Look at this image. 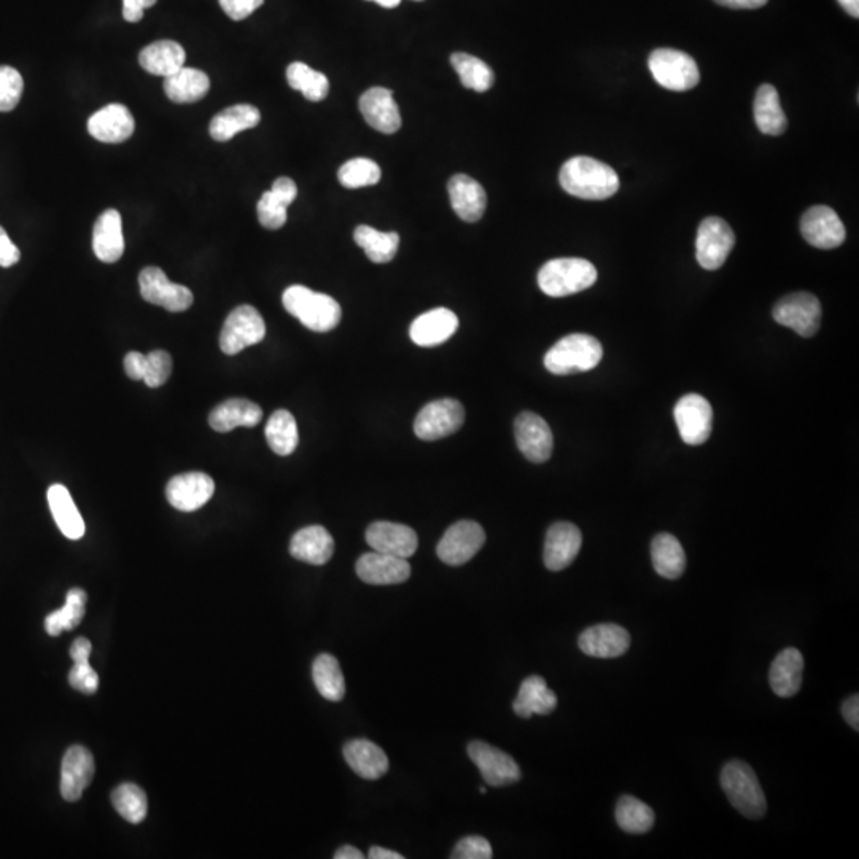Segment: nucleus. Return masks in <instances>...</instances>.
Returning a JSON list of instances; mask_svg holds the SVG:
<instances>
[{
    "instance_id": "nucleus-14",
    "label": "nucleus",
    "mask_w": 859,
    "mask_h": 859,
    "mask_svg": "<svg viewBox=\"0 0 859 859\" xmlns=\"http://www.w3.org/2000/svg\"><path fill=\"white\" fill-rule=\"evenodd\" d=\"M468 756L475 762L487 785L502 788L521 780V769L517 762L506 755L505 751L492 747L489 743L471 742Z\"/></svg>"
},
{
    "instance_id": "nucleus-15",
    "label": "nucleus",
    "mask_w": 859,
    "mask_h": 859,
    "mask_svg": "<svg viewBox=\"0 0 859 859\" xmlns=\"http://www.w3.org/2000/svg\"><path fill=\"white\" fill-rule=\"evenodd\" d=\"M517 447L525 459L533 463H545L551 459L554 438L548 422L538 414H519L514 422Z\"/></svg>"
},
{
    "instance_id": "nucleus-12",
    "label": "nucleus",
    "mask_w": 859,
    "mask_h": 859,
    "mask_svg": "<svg viewBox=\"0 0 859 859\" xmlns=\"http://www.w3.org/2000/svg\"><path fill=\"white\" fill-rule=\"evenodd\" d=\"M681 440L689 446H700L712 435L713 409L707 398L688 393L673 409Z\"/></svg>"
},
{
    "instance_id": "nucleus-52",
    "label": "nucleus",
    "mask_w": 859,
    "mask_h": 859,
    "mask_svg": "<svg viewBox=\"0 0 859 859\" xmlns=\"http://www.w3.org/2000/svg\"><path fill=\"white\" fill-rule=\"evenodd\" d=\"M492 847L489 840L484 837L470 836L460 840L455 847L452 858L454 859H490L492 858Z\"/></svg>"
},
{
    "instance_id": "nucleus-1",
    "label": "nucleus",
    "mask_w": 859,
    "mask_h": 859,
    "mask_svg": "<svg viewBox=\"0 0 859 859\" xmlns=\"http://www.w3.org/2000/svg\"><path fill=\"white\" fill-rule=\"evenodd\" d=\"M560 187L568 195L587 201H603L619 190V177L608 164L589 156H575L559 172Z\"/></svg>"
},
{
    "instance_id": "nucleus-8",
    "label": "nucleus",
    "mask_w": 859,
    "mask_h": 859,
    "mask_svg": "<svg viewBox=\"0 0 859 859\" xmlns=\"http://www.w3.org/2000/svg\"><path fill=\"white\" fill-rule=\"evenodd\" d=\"M775 322L791 328L802 338L817 335L821 325V304L812 293H791L775 304Z\"/></svg>"
},
{
    "instance_id": "nucleus-59",
    "label": "nucleus",
    "mask_w": 859,
    "mask_h": 859,
    "mask_svg": "<svg viewBox=\"0 0 859 859\" xmlns=\"http://www.w3.org/2000/svg\"><path fill=\"white\" fill-rule=\"evenodd\" d=\"M368 858L371 859H403V855L400 853L392 852V850H387V848L382 847H373L368 853Z\"/></svg>"
},
{
    "instance_id": "nucleus-30",
    "label": "nucleus",
    "mask_w": 859,
    "mask_h": 859,
    "mask_svg": "<svg viewBox=\"0 0 859 859\" xmlns=\"http://www.w3.org/2000/svg\"><path fill=\"white\" fill-rule=\"evenodd\" d=\"M350 769L365 780H379L389 770V758L376 743L366 739L350 740L344 747Z\"/></svg>"
},
{
    "instance_id": "nucleus-61",
    "label": "nucleus",
    "mask_w": 859,
    "mask_h": 859,
    "mask_svg": "<svg viewBox=\"0 0 859 859\" xmlns=\"http://www.w3.org/2000/svg\"><path fill=\"white\" fill-rule=\"evenodd\" d=\"M837 2H839L840 7L844 8L848 15H852L853 18H858L859 0H837Z\"/></svg>"
},
{
    "instance_id": "nucleus-26",
    "label": "nucleus",
    "mask_w": 859,
    "mask_h": 859,
    "mask_svg": "<svg viewBox=\"0 0 859 859\" xmlns=\"http://www.w3.org/2000/svg\"><path fill=\"white\" fill-rule=\"evenodd\" d=\"M459 328L457 315L446 308H436L419 315L409 328L413 343L420 347H435L446 343Z\"/></svg>"
},
{
    "instance_id": "nucleus-42",
    "label": "nucleus",
    "mask_w": 859,
    "mask_h": 859,
    "mask_svg": "<svg viewBox=\"0 0 859 859\" xmlns=\"http://www.w3.org/2000/svg\"><path fill=\"white\" fill-rule=\"evenodd\" d=\"M312 678H314L315 688L320 692V696L325 697L330 702L343 700L344 694H346V683H344V675L336 657L331 656V654H320L312 665Z\"/></svg>"
},
{
    "instance_id": "nucleus-19",
    "label": "nucleus",
    "mask_w": 859,
    "mask_h": 859,
    "mask_svg": "<svg viewBox=\"0 0 859 859\" xmlns=\"http://www.w3.org/2000/svg\"><path fill=\"white\" fill-rule=\"evenodd\" d=\"M581 545H583V535L575 524L570 522L552 524L546 533L545 552H543L546 568L551 572H560L570 567L578 556Z\"/></svg>"
},
{
    "instance_id": "nucleus-39",
    "label": "nucleus",
    "mask_w": 859,
    "mask_h": 859,
    "mask_svg": "<svg viewBox=\"0 0 859 859\" xmlns=\"http://www.w3.org/2000/svg\"><path fill=\"white\" fill-rule=\"evenodd\" d=\"M755 120L759 131L767 136H782L788 128V118L780 104V96L769 83L759 86L755 99Z\"/></svg>"
},
{
    "instance_id": "nucleus-58",
    "label": "nucleus",
    "mask_w": 859,
    "mask_h": 859,
    "mask_svg": "<svg viewBox=\"0 0 859 859\" xmlns=\"http://www.w3.org/2000/svg\"><path fill=\"white\" fill-rule=\"evenodd\" d=\"M715 2L723 5V7L735 8V10H756V8L764 7L769 0H715Z\"/></svg>"
},
{
    "instance_id": "nucleus-40",
    "label": "nucleus",
    "mask_w": 859,
    "mask_h": 859,
    "mask_svg": "<svg viewBox=\"0 0 859 859\" xmlns=\"http://www.w3.org/2000/svg\"><path fill=\"white\" fill-rule=\"evenodd\" d=\"M355 242L358 247L365 250L366 257L370 258L376 265L389 263L397 255L400 247V236L398 233H382L374 230L371 226L360 225L354 233Z\"/></svg>"
},
{
    "instance_id": "nucleus-45",
    "label": "nucleus",
    "mask_w": 859,
    "mask_h": 859,
    "mask_svg": "<svg viewBox=\"0 0 859 859\" xmlns=\"http://www.w3.org/2000/svg\"><path fill=\"white\" fill-rule=\"evenodd\" d=\"M88 595L80 587L70 589L66 595V605L56 610L45 619V629L51 637H58L64 630H74L85 618V607Z\"/></svg>"
},
{
    "instance_id": "nucleus-29",
    "label": "nucleus",
    "mask_w": 859,
    "mask_h": 859,
    "mask_svg": "<svg viewBox=\"0 0 859 859\" xmlns=\"http://www.w3.org/2000/svg\"><path fill=\"white\" fill-rule=\"evenodd\" d=\"M335 540L322 525H309L298 530L290 541V554L311 565H325L333 557Z\"/></svg>"
},
{
    "instance_id": "nucleus-31",
    "label": "nucleus",
    "mask_w": 859,
    "mask_h": 859,
    "mask_svg": "<svg viewBox=\"0 0 859 859\" xmlns=\"http://www.w3.org/2000/svg\"><path fill=\"white\" fill-rule=\"evenodd\" d=\"M804 657L796 648H786L775 657L770 667V688L782 699L796 696L802 686Z\"/></svg>"
},
{
    "instance_id": "nucleus-41",
    "label": "nucleus",
    "mask_w": 859,
    "mask_h": 859,
    "mask_svg": "<svg viewBox=\"0 0 859 859\" xmlns=\"http://www.w3.org/2000/svg\"><path fill=\"white\" fill-rule=\"evenodd\" d=\"M265 435L269 447L282 457L293 454L300 443L295 417L287 409H279L269 417Z\"/></svg>"
},
{
    "instance_id": "nucleus-21",
    "label": "nucleus",
    "mask_w": 859,
    "mask_h": 859,
    "mask_svg": "<svg viewBox=\"0 0 859 859\" xmlns=\"http://www.w3.org/2000/svg\"><path fill=\"white\" fill-rule=\"evenodd\" d=\"M134 129L133 113L121 104L105 105L88 120V133L104 144H121L133 136Z\"/></svg>"
},
{
    "instance_id": "nucleus-24",
    "label": "nucleus",
    "mask_w": 859,
    "mask_h": 859,
    "mask_svg": "<svg viewBox=\"0 0 859 859\" xmlns=\"http://www.w3.org/2000/svg\"><path fill=\"white\" fill-rule=\"evenodd\" d=\"M578 645L587 656L615 659L629 650L630 634L618 624H597L584 630Z\"/></svg>"
},
{
    "instance_id": "nucleus-43",
    "label": "nucleus",
    "mask_w": 859,
    "mask_h": 859,
    "mask_svg": "<svg viewBox=\"0 0 859 859\" xmlns=\"http://www.w3.org/2000/svg\"><path fill=\"white\" fill-rule=\"evenodd\" d=\"M93 650L90 640L80 637L70 646V657L74 659V669L69 672V683L72 688L83 694H94L99 689V677L96 670L91 669L90 654Z\"/></svg>"
},
{
    "instance_id": "nucleus-17",
    "label": "nucleus",
    "mask_w": 859,
    "mask_h": 859,
    "mask_svg": "<svg viewBox=\"0 0 859 859\" xmlns=\"http://www.w3.org/2000/svg\"><path fill=\"white\" fill-rule=\"evenodd\" d=\"M214 492V479L201 471H191V473L175 476L166 487L168 502L175 510L183 513H193L203 508L210 498L214 497Z\"/></svg>"
},
{
    "instance_id": "nucleus-46",
    "label": "nucleus",
    "mask_w": 859,
    "mask_h": 859,
    "mask_svg": "<svg viewBox=\"0 0 859 859\" xmlns=\"http://www.w3.org/2000/svg\"><path fill=\"white\" fill-rule=\"evenodd\" d=\"M287 82L293 90L300 91L304 98L312 102L323 101L330 91L327 75L300 61L287 67Z\"/></svg>"
},
{
    "instance_id": "nucleus-36",
    "label": "nucleus",
    "mask_w": 859,
    "mask_h": 859,
    "mask_svg": "<svg viewBox=\"0 0 859 859\" xmlns=\"http://www.w3.org/2000/svg\"><path fill=\"white\" fill-rule=\"evenodd\" d=\"M261 113L257 107L238 104L217 113L210 121L209 133L217 142H228L236 134L260 125Z\"/></svg>"
},
{
    "instance_id": "nucleus-22",
    "label": "nucleus",
    "mask_w": 859,
    "mask_h": 859,
    "mask_svg": "<svg viewBox=\"0 0 859 859\" xmlns=\"http://www.w3.org/2000/svg\"><path fill=\"white\" fill-rule=\"evenodd\" d=\"M360 112L371 128L382 134L397 133L401 128V115L393 93L382 86H374L360 98Z\"/></svg>"
},
{
    "instance_id": "nucleus-57",
    "label": "nucleus",
    "mask_w": 859,
    "mask_h": 859,
    "mask_svg": "<svg viewBox=\"0 0 859 859\" xmlns=\"http://www.w3.org/2000/svg\"><path fill=\"white\" fill-rule=\"evenodd\" d=\"M842 715H844L845 721H847L850 726L855 729V731H859V696L858 694H853L852 697H848L845 700L844 705H842Z\"/></svg>"
},
{
    "instance_id": "nucleus-18",
    "label": "nucleus",
    "mask_w": 859,
    "mask_h": 859,
    "mask_svg": "<svg viewBox=\"0 0 859 859\" xmlns=\"http://www.w3.org/2000/svg\"><path fill=\"white\" fill-rule=\"evenodd\" d=\"M365 538L374 551L401 559L413 557L419 546L417 533L408 525L395 522H374L366 530Z\"/></svg>"
},
{
    "instance_id": "nucleus-50",
    "label": "nucleus",
    "mask_w": 859,
    "mask_h": 859,
    "mask_svg": "<svg viewBox=\"0 0 859 859\" xmlns=\"http://www.w3.org/2000/svg\"><path fill=\"white\" fill-rule=\"evenodd\" d=\"M24 80L18 70L0 66V112H12L23 96Z\"/></svg>"
},
{
    "instance_id": "nucleus-34",
    "label": "nucleus",
    "mask_w": 859,
    "mask_h": 859,
    "mask_svg": "<svg viewBox=\"0 0 859 859\" xmlns=\"http://www.w3.org/2000/svg\"><path fill=\"white\" fill-rule=\"evenodd\" d=\"M185 61L187 53L180 43L172 40L150 43L139 55L142 69L147 70L148 74L161 75L164 78L185 67Z\"/></svg>"
},
{
    "instance_id": "nucleus-20",
    "label": "nucleus",
    "mask_w": 859,
    "mask_h": 859,
    "mask_svg": "<svg viewBox=\"0 0 859 859\" xmlns=\"http://www.w3.org/2000/svg\"><path fill=\"white\" fill-rule=\"evenodd\" d=\"M357 575L363 583L371 586H392L405 583L411 576V565L401 557L389 556L373 551L357 560Z\"/></svg>"
},
{
    "instance_id": "nucleus-54",
    "label": "nucleus",
    "mask_w": 859,
    "mask_h": 859,
    "mask_svg": "<svg viewBox=\"0 0 859 859\" xmlns=\"http://www.w3.org/2000/svg\"><path fill=\"white\" fill-rule=\"evenodd\" d=\"M21 252L12 239L8 238L7 231L0 226V266L2 268H12L20 261Z\"/></svg>"
},
{
    "instance_id": "nucleus-6",
    "label": "nucleus",
    "mask_w": 859,
    "mask_h": 859,
    "mask_svg": "<svg viewBox=\"0 0 859 859\" xmlns=\"http://www.w3.org/2000/svg\"><path fill=\"white\" fill-rule=\"evenodd\" d=\"M651 74L662 88L670 91H688L697 86L700 70L696 61L683 51L659 48L648 58Z\"/></svg>"
},
{
    "instance_id": "nucleus-51",
    "label": "nucleus",
    "mask_w": 859,
    "mask_h": 859,
    "mask_svg": "<svg viewBox=\"0 0 859 859\" xmlns=\"http://www.w3.org/2000/svg\"><path fill=\"white\" fill-rule=\"evenodd\" d=\"M172 373V358L166 350H153L147 355V373L144 382L150 389H158L168 382Z\"/></svg>"
},
{
    "instance_id": "nucleus-11",
    "label": "nucleus",
    "mask_w": 859,
    "mask_h": 859,
    "mask_svg": "<svg viewBox=\"0 0 859 859\" xmlns=\"http://www.w3.org/2000/svg\"><path fill=\"white\" fill-rule=\"evenodd\" d=\"M735 245L731 226L720 217H708L697 231L696 257L699 265L708 271L720 269L726 263Z\"/></svg>"
},
{
    "instance_id": "nucleus-56",
    "label": "nucleus",
    "mask_w": 859,
    "mask_h": 859,
    "mask_svg": "<svg viewBox=\"0 0 859 859\" xmlns=\"http://www.w3.org/2000/svg\"><path fill=\"white\" fill-rule=\"evenodd\" d=\"M156 0H123V16L128 23H139L145 8L153 7Z\"/></svg>"
},
{
    "instance_id": "nucleus-60",
    "label": "nucleus",
    "mask_w": 859,
    "mask_h": 859,
    "mask_svg": "<svg viewBox=\"0 0 859 859\" xmlns=\"http://www.w3.org/2000/svg\"><path fill=\"white\" fill-rule=\"evenodd\" d=\"M365 855H363L358 848L352 847V845H344V847L339 848L338 852L335 853V859H363Z\"/></svg>"
},
{
    "instance_id": "nucleus-28",
    "label": "nucleus",
    "mask_w": 859,
    "mask_h": 859,
    "mask_svg": "<svg viewBox=\"0 0 859 859\" xmlns=\"http://www.w3.org/2000/svg\"><path fill=\"white\" fill-rule=\"evenodd\" d=\"M93 250L102 263H117L123 257L125 236L118 210L107 209L99 215L93 228Z\"/></svg>"
},
{
    "instance_id": "nucleus-33",
    "label": "nucleus",
    "mask_w": 859,
    "mask_h": 859,
    "mask_svg": "<svg viewBox=\"0 0 859 859\" xmlns=\"http://www.w3.org/2000/svg\"><path fill=\"white\" fill-rule=\"evenodd\" d=\"M557 707V696L546 685V681L538 675L525 678L522 681L519 694L514 700L513 710L521 718L533 715H549Z\"/></svg>"
},
{
    "instance_id": "nucleus-23",
    "label": "nucleus",
    "mask_w": 859,
    "mask_h": 859,
    "mask_svg": "<svg viewBox=\"0 0 859 859\" xmlns=\"http://www.w3.org/2000/svg\"><path fill=\"white\" fill-rule=\"evenodd\" d=\"M94 758L85 747H70L61 767V794L67 802H77L93 782Z\"/></svg>"
},
{
    "instance_id": "nucleus-38",
    "label": "nucleus",
    "mask_w": 859,
    "mask_h": 859,
    "mask_svg": "<svg viewBox=\"0 0 859 859\" xmlns=\"http://www.w3.org/2000/svg\"><path fill=\"white\" fill-rule=\"evenodd\" d=\"M651 557L657 575L667 580H678L686 568L685 549L678 538L670 533H659L651 543Z\"/></svg>"
},
{
    "instance_id": "nucleus-2",
    "label": "nucleus",
    "mask_w": 859,
    "mask_h": 859,
    "mask_svg": "<svg viewBox=\"0 0 859 859\" xmlns=\"http://www.w3.org/2000/svg\"><path fill=\"white\" fill-rule=\"evenodd\" d=\"M285 311L300 320L304 327L315 333L335 330L343 319V311L335 298L314 292L304 285H292L282 295Z\"/></svg>"
},
{
    "instance_id": "nucleus-32",
    "label": "nucleus",
    "mask_w": 859,
    "mask_h": 859,
    "mask_svg": "<svg viewBox=\"0 0 859 859\" xmlns=\"http://www.w3.org/2000/svg\"><path fill=\"white\" fill-rule=\"evenodd\" d=\"M263 419V411L253 401L233 398L223 401L210 413L209 425L215 432L228 433L238 427H257Z\"/></svg>"
},
{
    "instance_id": "nucleus-44",
    "label": "nucleus",
    "mask_w": 859,
    "mask_h": 859,
    "mask_svg": "<svg viewBox=\"0 0 859 859\" xmlns=\"http://www.w3.org/2000/svg\"><path fill=\"white\" fill-rule=\"evenodd\" d=\"M451 64L459 75L460 82L468 90L476 93H486L494 86V70L490 69L482 59L468 53H454Z\"/></svg>"
},
{
    "instance_id": "nucleus-13",
    "label": "nucleus",
    "mask_w": 859,
    "mask_h": 859,
    "mask_svg": "<svg viewBox=\"0 0 859 859\" xmlns=\"http://www.w3.org/2000/svg\"><path fill=\"white\" fill-rule=\"evenodd\" d=\"M484 543H486V532L478 522L459 521L446 530L438 543L436 554L444 564L457 567L473 559L481 551Z\"/></svg>"
},
{
    "instance_id": "nucleus-3",
    "label": "nucleus",
    "mask_w": 859,
    "mask_h": 859,
    "mask_svg": "<svg viewBox=\"0 0 859 859\" xmlns=\"http://www.w3.org/2000/svg\"><path fill=\"white\" fill-rule=\"evenodd\" d=\"M721 788L737 812L751 820H759L767 812L766 796L755 770L747 762H727L721 770Z\"/></svg>"
},
{
    "instance_id": "nucleus-27",
    "label": "nucleus",
    "mask_w": 859,
    "mask_h": 859,
    "mask_svg": "<svg viewBox=\"0 0 859 859\" xmlns=\"http://www.w3.org/2000/svg\"><path fill=\"white\" fill-rule=\"evenodd\" d=\"M298 196V187L290 177H279L273 188L257 204L258 220L266 230H280L287 223V209Z\"/></svg>"
},
{
    "instance_id": "nucleus-10",
    "label": "nucleus",
    "mask_w": 859,
    "mask_h": 859,
    "mask_svg": "<svg viewBox=\"0 0 859 859\" xmlns=\"http://www.w3.org/2000/svg\"><path fill=\"white\" fill-rule=\"evenodd\" d=\"M140 295L147 303L161 306L169 312H185L191 308L195 296L185 285L174 284L163 269L148 266L139 274Z\"/></svg>"
},
{
    "instance_id": "nucleus-25",
    "label": "nucleus",
    "mask_w": 859,
    "mask_h": 859,
    "mask_svg": "<svg viewBox=\"0 0 859 859\" xmlns=\"http://www.w3.org/2000/svg\"><path fill=\"white\" fill-rule=\"evenodd\" d=\"M449 201L463 222L475 223L486 212L487 195L481 183L467 174H457L447 183Z\"/></svg>"
},
{
    "instance_id": "nucleus-55",
    "label": "nucleus",
    "mask_w": 859,
    "mask_h": 859,
    "mask_svg": "<svg viewBox=\"0 0 859 859\" xmlns=\"http://www.w3.org/2000/svg\"><path fill=\"white\" fill-rule=\"evenodd\" d=\"M125 371L129 379L144 381L147 373V355L140 352H129L125 357Z\"/></svg>"
},
{
    "instance_id": "nucleus-62",
    "label": "nucleus",
    "mask_w": 859,
    "mask_h": 859,
    "mask_svg": "<svg viewBox=\"0 0 859 859\" xmlns=\"http://www.w3.org/2000/svg\"><path fill=\"white\" fill-rule=\"evenodd\" d=\"M371 2H376L384 8H395L400 4V0H371Z\"/></svg>"
},
{
    "instance_id": "nucleus-9",
    "label": "nucleus",
    "mask_w": 859,
    "mask_h": 859,
    "mask_svg": "<svg viewBox=\"0 0 859 859\" xmlns=\"http://www.w3.org/2000/svg\"><path fill=\"white\" fill-rule=\"evenodd\" d=\"M465 422V409L452 398L432 401L414 420V433L422 441H436L452 435Z\"/></svg>"
},
{
    "instance_id": "nucleus-35",
    "label": "nucleus",
    "mask_w": 859,
    "mask_h": 859,
    "mask_svg": "<svg viewBox=\"0 0 859 859\" xmlns=\"http://www.w3.org/2000/svg\"><path fill=\"white\" fill-rule=\"evenodd\" d=\"M48 505L55 517L56 525L69 540H80L85 535V522L75 505L74 498L63 484H53L48 489Z\"/></svg>"
},
{
    "instance_id": "nucleus-37",
    "label": "nucleus",
    "mask_w": 859,
    "mask_h": 859,
    "mask_svg": "<svg viewBox=\"0 0 859 859\" xmlns=\"http://www.w3.org/2000/svg\"><path fill=\"white\" fill-rule=\"evenodd\" d=\"M210 78L203 70L182 67L164 80V93L175 104H193L209 93Z\"/></svg>"
},
{
    "instance_id": "nucleus-4",
    "label": "nucleus",
    "mask_w": 859,
    "mask_h": 859,
    "mask_svg": "<svg viewBox=\"0 0 859 859\" xmlns=\"http://www.w3.org/2000/svg\"><path fill=\"white\" fill-rule=\"evenodd\" d=\"M602 357V344L594 336L575 333L560 339L546 352L545 366L556 376H570L594 370Z\"/></svg>"
},
{
    "instance_id": "nucleus-47",
    "label": "nucleus",
    "mask_w": 859,
    "mask_h": 859,
    "mask_svg": "<svg viewBox=\"0 0 859 859\" xmlns=\"http://www.w3.org/2000/svg\"><path fill=\"white\" fill-rule=\"evenodd\" d=\"M616 821L622 831L645 834L654 825V812L650 805L634 796H622L616 805Z\"/></svg>"
},
{
    "instance_id": "nucleus-53",
    "label": "nucleus",
    "mask_w": 859,
    "mask_h": 859,
    "mask_svg": "<svg viewBox=\"0 0 859 859\" xmlns=\"http://www.w3.org/2000/svg\"><path fill=\"white\" fill-rule=\"evenodd\" d=\"M231 20L242 21L265 4V0H218Z\"/></svg>"
},
{
    "instance_id": "nucleus-16",
    "label": "nucleus",
    "mask_w": 859,
    "mask_h": 859,
    "mask_svg": "<svg viewBox=\"0 0 859 859\" xmlns=\"http://www.w3.org/2000/svg\"><path fill=\"white\" fill-rule=\"evenodd\" d=\"M801 233L805 241L821 250L837 249L844 244L847 236L836 210L828 206L810 207L802 215Z\"/></svg>"
},
{
    "instance_id": "nucleus-48",
    "label": "nucleus",
    "mask_w": 859,
    "mask_h": 859,
    "mask_svg": "<svg viewBox=\"0 0 859 859\" xmlns=\"http://www.w3.org/2000/svg\"><path fill=\"white\" fill-rule=\"evenodd\" d=\"M112 804L121 817L133 825H139L147 817V794L140 786L133 783H123L115 788L112 793Z\"/></svg>"
},
{
    "instance_id": "nucleus-49",
    "label": "nucleus",
    "mask_w": 859,
    "mask_h": 859,
    "mask_svg": "<svg viewBox=\"0 0 859 859\" xmlns=\"http://www.w3.org/2000/svg\"><path fill=\"white\" fill-rule=\"evenodd\" d=\"M382 172L378 163L370 158H354L339 169L338 179L346 188L373 187L381 180Z\"/></svg>"
},
{
    "instance_id": "nucleus-5",
    "label": "nucleus",
    "mask_w": 859,
    "mask_h": 859,
    "mask_svg": "<svg viewBox=\"0 0 859 859\" xmlns=\"http://www.w3.org/2000/svg\"><path fill=\"white\" fill-rule=\"evenodd\" d=\"M597 282V269L583 258H556L543 265L538 273L541 292L552 298H564L583 292Z\"/></svg>"
},
{
    "instance_id": "nucleus-7",
    "label": "nucleus",
    "mask_w": 859,
    "mask_h": 859,
    "mask_svg": "<svg viewBox=\"0 0 859 859\" xmlns=\"http://www.w3.org/2000/svg\"><path fill=\"white\" fill-rule=\"evenodd\" d=\"M265 336V320L260 312L249 304H242L226 317L220 333V349L223 354L236 355L247 347L261 343Z\"/></svg>"
}]
</instances>
